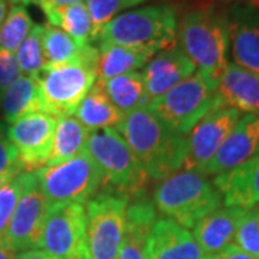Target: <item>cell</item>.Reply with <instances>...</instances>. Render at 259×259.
I'll return each mask as SVG.
<instances>
[{"label":"cell","mask_w":259,"mask_h":259,"mask_svg":"<svg viewBox=\"0 0 259 259\" xmlns=\"http://www.w3.org/2000/svg\"><path fill=\"white\" fill-rule=\"evenodd\" d=\"M22 75L36 78L47 65L42 48V26L35 25L26 39L15 52Z\"/></svg>","instance_id":"obj_30"},{"label":"cell","mask_w":259,"mask_h":259,"mask_svg":"<svg viewBox=\"0 0 259 259\" xmlns=\"http://www.w3.org/2000/svg\"><path fill=\"white\" fill-rule=\"evenodd\" d=\"M91 133L83 127L76 117H64L56 121L52 153L47 166L59 164L76 157L88 150Z\"/></svg>","instance_id":"obj_26"},{"label":"cell","mask_w":259,"mask_h":259,"mask_svg":"<svg viewBox=\"0 0 259 259\" xmlns=\"http://www.w3.org/2000/svg\"><path fill=\"white\" fill-rule=\"evenodd\" d=\"M10 10V3L8 0H0V26L3 25L5 19L8 16Z\"/></svg>","instance_id":"obj_41"},{"label":"cell","mask_w":259,"mask_h":259,"mask_svg":"<svg viewBox=\"0 0 259 259\" xmlns=\"http://www.w3.org/2000/svg\"><path fill=\"white\" fill-rule=\"evenodd\" d=\"M20 75L22 71L15 54L0 48V94L15 82Z\"/></svg>","instance_id":"obj_35"},{"label":"cell","mask_w":259,"mask_h":259,"mask_svg":"<svg viewBox=\"0 0 259 259\" xmlns=\"http://www.w3.org/2000/svg\"><path fill=\"white\" fill-rule=\"evenodd\" d=\"M196 65L179 45L160 51L143 69L148 101L163 97L196 72Z\"/></svg>","instance_id":"obj_17"},{"label":"cell","mask_w":259,"mask_h":259,"mask_svg":"<svg viewBox=\"0 0 259 259\" xmlns=\"http://www.w3.org/2000/svg\"><path fill=\"white\" fill-rule=\"evenodd\" d=\"M212 259H258L252 256L249 253H246L245 250L238 248L236 245H228L226 248H223L221 252H218L216 255H213Z\"/></svg>","instance_id":"obj_36"},{"label":"cell","mask_w":259,"mask_h":259,"mask_svg":"<svg viewBox=\"0 0 259 259\" xmlns=\"http://www.w3.org/2000/svg\"><path fill=\"white\" fill-rule=\"evenodd\" d=\"M18 250H15L10 246L5 238L0 239V259H18Z\"/></svg>","instance_id":"obj_39"},{"label":"cell","mask_w":259,"mask_h":259,"mask_svg":"<svg viewBox=\"0 0 259 259\" xmlns=\"http://www.w3.org/2000/svg\"><path fill=\"white\" fill-rule=\"evenodd\" d=\"M10 5L13 6V5H22V0H8Z\"/></svg>","instance_id":"obj_43"},{"label":"cell","mask_w":259,"mask_h":259,"mask_svg":"<svg viewBox=\"0 0 259 259\" xmlns=\"http://www.w3.org/2000/svg\"><path fill=\"white\" fill-rule=\"evenodd\" d=\"M144 2L148 0H88L87 8L93 19L95 40H98L101 29L108 22H111L115 16L124 13V10L133 9Z\"/></svg>","instance_id":"obj_31"},{"label":"cell","mask_w":259,"mask_h":259,"mask_svg":"<svg viewBox=\"0 0 259 259\" xmlns=\"http://www.w3.org/2000/svg\"><path fill=\"white\" fill-rule=\"evenodd\" d=\"M33 175L51 204H83L102 187L101 171L88 150L64 163L44 166Z\"/></svg>","instance_id":"obj_9"},{"label":"cell","mask_w":259,"mask_h":259,"mask_svg":"<svg viewBox=\"0 0 259 259\" xmlns=\"http://www.w3.org/2000/svg\"><path fill=\"white\" fill-rule=\"evenodd\" d=\"M232 243L259 259V206L249 209L243 216Z\"/></svg>","instance_id":"obj_32"},{"label":"cell","mask_w":259,"mask_h":259,"mask_svg":"<svg viewBox=\"0 0 259 259\" xmlns=\"http://www.w3.org/2000/svg\"><path fill=\"white\" fill-rule=\"evenodd\" d=\"M49 206L35 175L28 173L18 206L3 236L5 241L18 252L37 249Z\"/></svg>","instance_id":"obj_13"},{"label":"cell","mask_w":259,"mask_h":259,"mask_svg":"<svg viewBox=\"0 0 259 259\" xmlns=\"http://www.w3.org/2000/svg\"><path fill=\"white\" fill-rule=\"evenodd\" d=\"M241 117V111L228 107H218L204 115L186 137L187 150L182 170L203 175L206 166L216 156Z\"/></svg>","instance_id":"obj_12"},{"label":"cell","mask_w":259,"mask_h":259,"mask_svg":"<svg viewBox=\"0 0 259 259\" xmlns=\"http://www.w3.org/2000/svg\"><path fill=\"white\" fill-rule=\"evenodd\" d=\"M58 118L39 111L28 114L8 128V136L18 151L19 166L23 171L35 173L47 166L54 144Z\"/></svg>","instance_id":"obj_11"},{"label":"cell","mask_w":259,"mask_h":259,"mask_svg":"<svg viewBox=\"0 0 259 259\" xmlns=\"http://www.w3.org/2000/svg\"><path fill=\"white\" fill-rule=\"evenodd\" d=\"M39 111H44V102L36 78L20 75L0 94V114L9 125L28 114Z\"/></svg>","instance_id":"obj_23"},{"label":"cell","mask_w":259,"mask_h":259,"mask_svg":"<svg viewBox=\"0 0 259 259\" xmlns=\"http://www.w3.org/2000/svg\"><path fill=\"white\" fill-rule=\"evenodd\" d=\"M48 19V25L64 30L81 47L91 45L95 40L94 25L91 15L88 12L87 3H75L59 8H47L42 9Z\"/></svg>","instance_id":"obj_25"},{"label":"cell","mask_w":259,"mask_h":259,"mask_svg":"<svg viewBox=\"0 0 259 259\" xmlns=\"http://www.w3.org/2000/svg\"><path fill=\"white\" fill-rule=\"evenodd\" d=\"M102 83L108 98L122 115L143 108L150 102L143 74L139 71L114 76L107 81H102Z\"/></svg>","instance_id":"obj_27"},{"label":"cell","mask_w":259,"mask_h":259,"mask_svg":"<svg viewBox=\"0 0 259 259\" xmlns=\"http://www.w3.org/2000/svg\"><path fill=\"white\" fill-rule=\"evenodd\" d=\"M228 22L233 64L259 75V5L232 3Z\"/></svg>","instance_id":"obj_14"},{"label":"cell","mask_w":259,"mask_h":259,"mask_svg":"<svg viewBox=\"0 0 259 259\" xmlns=\"http://www.w3.org/2000/svg\"><path fill=\"white\" fill-rule=\"evenodd\" d=\"M218 107H223L218 97V83L199 71L147 105L158 120L185 137Z\"/></svg>","instance_id":"obj_6"},{"label":"cell","mask_w":259,"mask_h":259,"mask_svg":"<svg viewBox=\"0 0 259 259\" xmlns=\"http://www.w3.org/2000/svg\"><path fill=\"white\" fill-rule=\"evenodd\" d=\"M12 170H22V168L19 166L18 151L8 136V128L5 122L0 121V175Z\"/></svg>","instance_id":"obj_34"},{"label":"cell","mask_w":259,"mask_h":259,"mask_svg":"<svg viewBox=\"0 0 259 259\" xmlns=\"http://www.w3.org/2000/svg\"><path fill=\"white\" fill-rule=\"evenodd\" d=\"M75 117L90 133L117 128L124 118V115L108 98L101 79H97L90 93L85 95L75 111Z\"/></svg>","instance_id":"obj_24"},{"label":"cell","mask_w":259,"mask_h":259,"mask_svg":"<svg viewBox=\"0 0 259 259\" xmlns=\"http://www.w3.org/2000/svg\"><path fill=\"white\" fill-rule=\"evenodd\" d=\"M88 0H36L35 5H37L40 9L47 8H59V6H68L75 3H87Z\"/></svg>","instance_id":"obj_37"},{"label":"cell","mask_w":259,"mask_h":259,"mask_svg":"<svg viewBox=\"0 0 259 259\" xmlns=\"http://www.w3.org/2000/svg\"><path fill=\"white\" fill-rule=\"evenodd\" d=\"M127 207L125 232L121 242L118 259H147L146 245L151 228L157 221V209L146 193L131 197Z\"/></svg>","instance_id":"obj_19"},{"label":"cell","mask_w":259,"mask_h":259,"mask_svg":"<svg viewBox=\"0 0 259 259\" xmlns=\"http://www.w3.org/2000/svg\"><path fill=\"white\" fill-rule=\"evenodd\" d=\"M157 212L187 229L223 203L222 194L207 176L197 171L180 170L166 177L153 192Z\"/></svg>","instance_id":"obj_3"},{"label":"cell","mask_w":259,"mask_h":259,"mask_svg":"<svg viewBox=\"0 0 259 259\" xmlns=\"http://www.w3.org/2000/svg\"><path fill=\"white\" fill-rule=\"evenodd\" d=\"M177 45L190 58L199 72L219 83L229 64L228 12H222L213 5L189 10L177 23Z\"/></svg>","instance_id":"obj_2"},{"label":"cell","mask_w":259,"mask_h":259,"mask_svg":"<svg viewBox=\"0 0 259 259\" xmlns=\"http://www.w3.org/2000/svg\"><path fill=\"white\" fill-rule=\"evenodd\" d=\"M117 131L151 180H164L183 168L187 150L185 136L168 128L146 107L124 115Z\"/></svg>","instance_id":"obj_1"},{"label":"cell","mask_w":259,"mask_h":259,"mask_svg":"<svg viewBox=\"0 0 259 259\" xmlns=\"http://www.w3.org/2000/svg\"><path fill=\"white\" fill-rule=\"evenodd\" d=\"M88 153L101 171L102 186L105 189L118 190L130 197L144 193L150 179L117 130L91 133Z\"/></svg>","instance_id":"obj_7"},{"label":"cell","mask_w":259,"mask_h":259,"mask_svg":"<svg viewBox=\"0 0 259 259\" xmlns=\"http://www.w3.org/2000/svg\"><path fill=\"white\" fill-rule=\"evenodd\" d=\"M22 173V170H12V171H8V173H2L0 175V190L5 187V186H8L13 180V179H16Z\"/></svg>","instance_id":"obj_40"},{"label":"cell","mask_w":259,"mask_h":259,"mask_svg":"<svg viewBox=\"0 0 259 259\" xmlns=\"http://www.w3.org/2000/svg\"><path fill=\"white\" fill-rule=\"evenodd\" d=\"M26 175L28 171H22L16 179H13L9 185L5 186L0 190V239L5 236L9 228L12 216L18 206L23 186L26 182Z\"/></svg>","instance_id":"obj_33"},{"label":"cell","mask_w":259,"mask_h":259,"mask_svg":"<svg viewBox=\"0 0 259 259\" xmlns=\"http://www.w3.org/2000/svg\"><path fill=\"white\" fill-rule=\"evenodd\" d=\"M233 3L236 2H246V3H252V5H259V0H231Z\"/></svg>","instance_id":"obj_42"},{"label":"cell","mask_w":259,"mask_h":259,"mask_svg":"<svg viewBox=\"0 0 259 259\" xmlns=\"http://www.w3.org/2000/svg\"><path fill=\"white\" fill-rule=\"evenodd\" d=\"M177 9L173 5H150L124 12L101 29L100 44L164 51L177 45Z\"/></svg>","instance_id":"obj_4"},{"label":"cell","mask_w":259,"mask_h":259,"mask_svg":"<svg viewBox=\"0 0 259 259\" xmlns=\"http://www.w3.org/2000/svg\"><path fill=\"white\" fill-rule=\"evenodd\" d=\"M246 212V209L228 206L216 209L192 228L194 239L207 255H216L233 242L238 226Z\"/></svg>","instance_id":"obj_21"},{"label":"cell","mask_w":259,"mask_h":259,"mask_svg":"<svg viewBox=\"0 0 259 259\" xmlns=\"http://www.w3.org/2000/svg\"><path fill=\"white\" fill-rule=\"evenodd\" d=\"M228 207L249 210L259 206V156L213 179Z\"/></svg>","instance_id":"obj_18"},{"label":"cell","mask_w":259,"mask_h":259,"mask_svg":"<svg viewBox=\"0 0 259 259\" xmlns=\"http://www.w3.org/2000/svg\"><path fill=\"white\" fill-rule=\"evenodd\" d=\"M130 199L118 190L104 189L85 203L90 259H118Z\"/></svg>","instance_id":"obj_8"},{"label":"cell","mask_w":259,"mask_h":259,"mask_svg":"<svg viewBox=\"0 0 259 259\" xmlns=\"http://www.w3.org/2000/svg\"><path fill=\"white\" fill-rule=\"evenodd\" d=\"M98 48L93 47L81 61L45 66L36 76L44 102V112L59 118L76 111L85 95L98 79Z\"/></svg>","instance_id":"obj_5"},{"label":"cell","mask_w":259,"mask_h":259,"mask_svg":"<svg viewBox=\"0 0 259 259\" xmlns=\"http://www.w3.org/2000/svg\"><path fill=\"white\" fill-rule=\"evenodd\" d=\"M147 259H212L193 233L166 216L157 218L146 245Z\"/></svg>","instance_id":"obj_16"},{"label":"cell","mask_w":259,"mask_h":259,"mask_svg":"<svg viewBox=\"0 0 259 259\" xmlns=\"http://www.w3.org/2000/svg\"><path fill=\"white\" fill-rule=\"evenodd\" d=\"M18 259H59L56 256L49 255L48 252L42 249H29L23 250V252H19Z\"/></svg>","instance_id":"obj_38"},{"label":"cell","mask_w":259,"mask_h":259,"mask_svg":"<svg viewBox=\"0 0 259 259\" xmlns=\"http://www.w3.org/2000/svg\"><path fill=\"white\" fill-rule=\"evenodd\" d=\"M35 23L29 15L26 6L13 5L0 26V48L9 52H16L22 42L26 39Z\"/></svg>","instance_id":"obj_29"},{"label":"cell","mask_w":259,"mask_h":259,"mask_svg":"<svg viewBox=\"0 0 259 259\" xmlns=\"http://www.w3.org/2000/svg\"><path fill=\"white\" fill-rule=\"evenodd\" d=\"M37 249L59 259H90L85 206L82 203L51 204Z\"/></svg>","instance_id":"obj_10"},{"label":"cell","mask_w":259,"mask_h":259,"mask_svg":"<svg viewBox=\"0 0 259 259\" xmlns=\"http://www.w3.org/2000/svg\"><path fill=\"white\" fill-rule=\"evenodd\" d=\"M98 52V79L107 81L118 75L144 69V66L160 51L156 48H131L112 44H100Z\"/></svg>","instance_id":"obj_22"},{"label":"cell","mask_w":259,"mask_h":259,"mask_svg":"<svg viewBox=\"0 0 259 259\" xmlns=\"http://www.w3.org/2000/svg\"><path fill=\"white\" fill-rule=\"evenodd\" d=\"M256 156H259V115L245 114L206 166L203 175L219 176L248 163Z\"/></svg>","instance_id":"obj_15"},{"label":"cell","mask_w":259,"mask_h":259,"mask_svg":"<svg viewBox=\"0 0 259 259\" xmlns=\"http://www.w3.org/2000/svg\"><path fill=\"white\" fill-rule=\"evenodd\" d=\"M223 107L259 115V75L229 62L218 83Z\"/></svg>","instance_id":"obj_20"},{"label":"cell","mask_w":259,"mask_h":259,"mask_svg":"<svg viewBox=\"0 0 259 259\" xmlns=\"http://www.w3.org/2000/svg\"><path fill=\"white\" fill-rule=\"evenodd\" d=\"M36 0H22V5L23 6H26V5H29V3H35Z\"/></svg>","instance_id":"obj_44"},{"label":"cell","mask_w":259,"mask_h":259,"mask_svg":"<svg viewBox=\"0 0 259 259\" xmlns=\"http://www.w3.org/2000/svg\"><path fill=\"white\" fill-rule=\"evenodd\" d=\"M42 48L47 59L45 66H56L81 61L90 52L93 45L81 47L64 30L52 25H45L42 26Z\"/></svg>","instance_id":"obj_28"}]
</instances>
